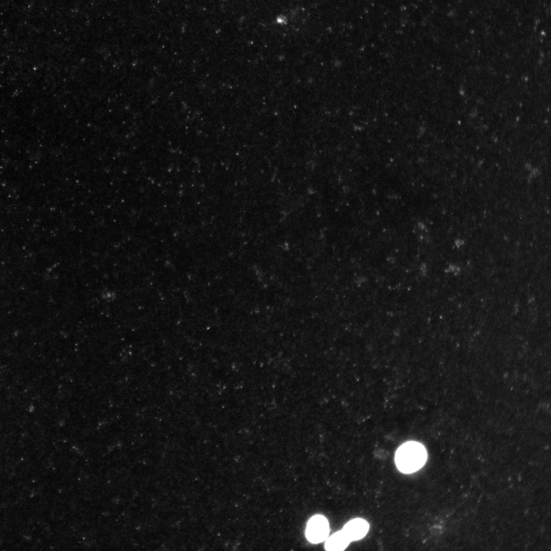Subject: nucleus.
<instances>
[{"mask_svg": "<svg viewBox=\"0 0 551 551\" xmlns=\"http://www.w3.org/2000/svg\"><path fill=\"white\" fill-rule=\"evenodd\" d=\"M427 454L424 447L414 441L407 442L401 445L395 454V463L402 472H414L425 463Z\"/></svg>", "mask_w": 551, "mask_h": 551, "instance_id": "nucleus-1", "label": "nucleus"}, {"mask_svg": "<svg viewBox=\"0 0 551 551\" xmlns=\"http://www.w3.org/2000/svg\"><path fill=\"white\" fill-rule=\"evenodd\" d=\"M368 530L369 524L366 521L361 518H356L348 522L342 531L350 542L362 539L367 533Z\"/></svg>", "mask_w": 551, "mask_h": 551, "instance_id": "nucleus-3", "label": "nucleus"}, {"mask_svg": "<svg viewBox=\"0 0 551 551\" xmlns=\"http://www.w3.org/2000/svg\"><path fill=\"white\" fill-rule=\"evenodd\" d=\"M350 541L342 531L331 536L325 543V548L329 550H342L348 545Z\"/></svg>", "mask_w": 551, "mask_h": 551, "instance_id": "nucleus-4", "label": "nucleus"}, {"mask_svg": "<svg viewBox=\"0 0 551 551\" xmlns=\"http://www.w3.org/2000/svg\"><path fill=\"white\" fill-rule=\"evenodd\" d=\"M448 269L450 271L453 272L456 275L459 274L461 271L460 268L459 266L454 265H450Z\"/></svg>", "mask_w": 551, "mask_h": 551, "instance_id": "nucleus-5", "label": "nucleus"}, {"mask_svg": "<svg viewBox=\"0 0 551 551\" xmlns=\"http://www.w3.org/2000/svg\"><path fill=\"white\" fill-rule=\"evenodd\" d=\"M329 532L328 521L323 516H314L309 521L306 529V536L311 542L318 543L323 541Z\"/></svg>", "mask_w": 551, "mask_h": 551, "instance_id": "nucleus-2", "label": "nucleus"}]
</instances>
